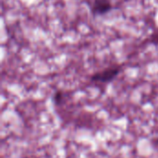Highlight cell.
<instances>
[{"label":"cell","mask_w":158,"mask_h":158,"mask_svg":"<svg viewBox=\"0 0 158 158\" xmlns=\"http://www.w3.org/2000/svg\"><path fill=\"white\" fill-rule=\"evenodd\" d=\"M65 94L62 91H56L53 96V101L56 106H60L64 102Z\"/></svg>","instance_id":"3957f363"},{"label":"cell","mask_w":158,"mask_h":158,"mask_svg":"<svg viewBox=\"0 0 158 158\" xmlns=\"http://www.w3.org/2000/svg\"><path fill=\"white\" fill-rule=\"evenodd\" d=\"M112 9L110 0H92L91 10L94 15H105Z\"/></svg>","instance_id":"7a4b0ae2"},{"label":"cell","mask_w":158,"mask_h":158,"mask_svg":"<svg viewBox=\"0 0 158 158\" xmlns=\"http://www.w3.org/2000/svg\"><path fill=\"white\" fill-rule=\"evenodd\" d=\"M121 69H122L121 66L109 67V68L105 69L99 72L94 73L92 76L91 80L93 81H95V82H103V83L110 82L118 77V75L121 71Z\"/></svg>","instance_id":"6da1fadb"}]
</instances>
